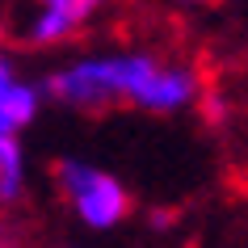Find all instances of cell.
<instances>
[{
	"label": "cell",
	"mask_w": 248,
	"mask_h": 248,
	"mask_svg": "<svg viewBox=\"0 0 248 248\" xmlns=\"http://www.w3.org/2000/svg\"><path fill=\"white\" fill-rule=\"evenodd\" d=\"M42 93L46 101L76 114H101L126 105L139 114L169 118L198 109L206 80L194 63L164 59L156 51H80L42 76Z\"/></svg>",
	"instance_id": "obj_1"
},
{
	"label": "cell",
	"mask_w": 248,
	"mask_h": 248,
	"mask_svg": "<svg viewBox=\"0 0 248 248\" xmlns=\"http://www.w3.org/2000/svg\"><path fill=\"white\" fill-rule=\"evenodd\" d=\"M51 177H55V189L63 198V206L76 215L80 227L114 232V227H122L131 219L135 198L118 172L101 169L93 160H80V156H63V160H55Z\"/></svg>",
	"instance_id": "obj_2"
},
{
	"label": "cell",
	"mask_w": 248,
	"mask_h": 248,
	"mask_svg": "<svg viewBox=\"0 0 248 248\" xmlns=\"http://www.w3.org/2000/svg\"><path fill=\"white\" fill-rule=\"evenodd\" d=\"M109 0H26L17 17V38L34 51H51L80 38Z\"/></svg>",
	"instance_id": "obj_3"
},
{
	"label": "cell",
	"mask_w": 248,
	"mask_h": 248,
	"mask_svg": "<svg viewBox=\"0 0 248 248\" xmlns=\"http://www.w3.org/2000/svg\"><path fill=\"white\" fill-rule=\"evenodd\" d=\"M42 80L26 76L13 51L0 46V135H21L42 114Z\"/></svg>",
	"instance_id": "obj_4"
},
{
	"label": "cell",
	"mask_w": 248,
	"mask_h": 248,
	"mask_svg": "<svg viewBox=\"0 0 248 248\" xmlns=\"http://www.w3.org/2000/svg\"><path fill=\"white\" fill-rule=\"evenodd\" d=\"M30 194V156L21 135H0V206L9 210Z\"/></svg>",
	"instance_id": "obj_5"
},
{
	"label": "cell",
	"mask_w": 248,
	"mask_h": 248,
	"mask_svg": "<svg viewBox=\"0 0 248 248\" xmlns=\"http://www.w3.org/2000/svg\"><path fill=\"white\" fill-rule=\"evenodd\" d=\"M198 114H202V122H206V126H227V122H232V114H235L232 93L219 89V84H206L202 101H198Z\"/></svg>",
	"instance_id": "obj_6"
},
{
	"label": "cell",
	"mask_w": 248,
	"mask_h": 248,
	"mask_svg": "<svg viewBox=\"0 0 248 248\" xmlns=\"http://www.w3.org/2000/svg\"><path fill=\"white\" fill-rule=\"evenodd\" d=\"M147 223H152V232H164V227H172V215H169V210H152V219H147Z\"/></svg>",
	"instance_id": "obj_7"
},
{
	"label": "cell",
	"mask_w": 248,
	"mask_h": 248,
	"mask_svg": "<svg viewBox=\"0 0 248 248\" xmlns=\"http://www.w3.org/2000/svg\"><path fill=\"white\" fill-rule=\"evenodd\" d=\"M177 4H181V9H202L206 0H177Z\"/></svg>",
	"instance_id": "obj_8"
},
{
	"label": "cell",
	"mask_w": 248,
	"mask_h": 248,
	"mask_svg": "<svg viewBox=\"0 0 248 248\" xmlns=\"http://www.w3.org/2000/svg\"><path fill=\"white\" fill-rule=\"evenodd\" d=\"M0 210H4V206H0ZM0 235H4V215H0Z\"/></svg>",
	"instance_id": "obj_9"
},
{
	"label": "cell",
	"mask_w": 248,
	"mask_h": 248,
	"mask_svg": "<svg viewBox=\"0 0 248 248\" xmlns=\"http://www.w3.org/2000/svg\"><path fill=\"white\" fill-rule=\"evenodd\" d=\"M244 93H248V72H244Z\"/></svg>",
	"instance_id": "obj_10"
},
{
	"label": "cell",
	"mask_w": 248,
	"mask_h": 248,
	"mask_svg": "<svg viewBox=\"0 0 248 248\" xmlns=\"http://www.w3.org/2000/svg\"><path fill=\"white\" fill-rule=\"evenodd\" d=\"M244 194H248V177H244Z\"/></svg>",
	"instance_id": "obj_11"
}]
</instances>
